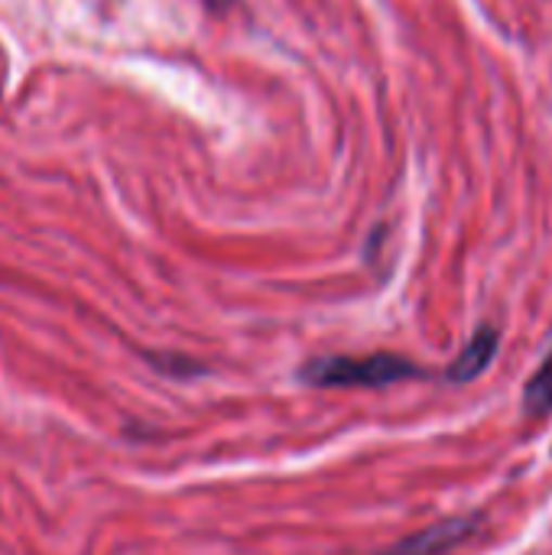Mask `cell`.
<instances>
[{
  "label": "cell",
  "instance_id": "obj_5",
  "mask_svg": "<svg viewBox=\"0 0 552 555\" xmlns=\"http://www.w3.org/2000/svg\"><path fill=\"white\" fill-rule=\"evenodd\" d=\"M231 3H234V0H205V7H208V10H215V13H221V10H228Z\"/></svg>",
  "mask_w": 552,
  "mask_h": 555
},
{
  "label": "cell",
  "instance_id": "obj_2",
  "mask_svg": "<svg viewBox=\"0 0 552 555\" xmlns=\"http://www.w3.org/2000/svg\"><path fill=\"white\" fill-rule=\"evenodd\" d=\"M482 517L472 514V517H452V520H442L416 537H407L400 540L397 546L384 550L381 555H446L452 553L455 546H462L475 530H478Z\"/></svg>",
  "mask_w": 552,
  "mask_h": 555
},
{
  "label": "cell",
  "instance_id": "obj_3",
  "mask_svg": "<svg viewBox=\"0 0 552 555\" xmlns=\"http://www.w3.org/2000/svg\"><path fill=\"white\" fill-rule=\"evenodd\" d=\"M495 354H498V328L485 325V328H478V335L468 341V348L449 364V380H455V384L478 380V377L491 367Z\"/></svg>",
  "mask_w": 552,
  "mask_h": 555
},
{
  "label": "cell",
  "instance_id": "obj_4",
  "mask_svg": "<svg viewBox=\"0 0 552 555\" xmlns=\"http://www.w3.org/2000/svg\"><path fill=\"white\" fill-rule=\"evenodd\" d=\"M524 413L537 416V420L552 413V351L550 358L540 364V371L524 387Z\"/></svg>",
  "mask_w": 552,
  "mask_h": 555
},
{
  "label": "cell",
  "instance_id": "obj_1",
  "mask_svg": "<svg viewBox=\"0 0 552 555\" xmlns=\"http://www.w3.org/2000/svg\"><path fill=\"white\" fill-rule=\"evenodd\" d=\"M410 377H420V367L397 354L316 358L303 367V380L312 387H387Z\"/></svg>",
  "mask_w": 552,
  "mask_h": 555
}]
</instances>
